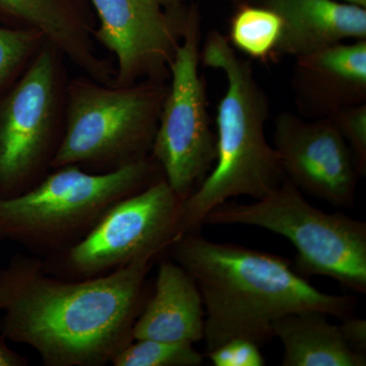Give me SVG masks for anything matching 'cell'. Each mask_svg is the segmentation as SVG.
<instances>
[{"label":"cell","instance_id":"cell-12","mask_svg":"<svg viewBox=\"0 0 366 366\" xmlns=\"http://www.w3.org/2000/svg\"><path fill=\"white\" fill-rule=\"evenodd\" d=\"M0 23L38 31L83 74L113 83L115 66L98 51L89 0H0Z\"/></svg>","mask_w":366,"mask_h":366},{"label":"cell","instance_id":"cell-18","mask_svg":"<svg viewBox=\"0 0 366 366\" xmlns=\"http://www.w3.org/2000/svg\"><path fill=\"white\" fill-rule=\"evenodd\" d=\"M204 356L187 342L134 340L115 356L114 366H199Z\"/></svg>","mask_w":366,"mask_h":366},{"label":"cell","instance_id":"cell-13","mask_svg":"<svg viewBox=\"0 0 366 366\" xmlns=\"http://www.w3.org/2000/svg\"><path fill=\"white\" fill-rule=\"evenodd\" d=\"M291 86L298 110L308 119L329 118L365 104L366 39L297 57Z\"/></svg>","mask_w":366,"mask_h":366},{"label":"cell","instance_id":"cell-25","mask_svg":"<svg viewBox=\"0 0 366 366\" xmlns=\"http://www.w3.org/2000/svg\"><path fill=\"white\" fill-rule=\"evenodd\" d=\"M231 1L235 2L236 4H247V2H249L250 0H231Z\"/></svg>","mask_w":366,"mask_h":366},{"label":"cell","instance_id":"cell-24","mask_svg":"<svg viewBox=\"0 0 366 366\" xmlns=\"http://www.w3.org/2000/svg\"><path fill=\"white\" fill-rule=\"evenodd\" d=\"M257 0H250L249 4H255ZM340 1L348 2V4H356V6H360L362 7H365L366 9V0H340Z\"/></svg>","mask_w":366,"mask_h":366},{"label":"cell","instance_id":"cell-1","mask_svg":"<svg viewBox=\"0 0 366 366\" xmlns=\"http://www.w3.org/2000/svg\"><path fill=\"white\" fill-rule=\"evenodd\" d=\"M156 259L69 280L47 273L37 255L14 254L0 269V334L33 348L46 366L112 363L134 341Z\"/></svg>","mask_w":366,"mask_h":366},{"label":"cell","instance_id":"cell-20","mask_svg":"<svg viewBox=\"0 0 366 366\" xmlns=\"http://www.w3.org/2000/svg\"><path fill=\"white\" fill-rule=\"evenodd\" d=\"M333 120L352 152L360 177L366 174V104L352 106L337 112Z\"/></svg>","mask_w":366,"mask_h":366},{"label":"cell","instance_id":"cell-15","mask_svg":"<svg viewBox=\"0 0 366 366\" xmlns=\"http://www.w3.org/2000/svg\"><path fill=\"white\" fill-rule=\"evenodd\" d=\"M204 336V307L196 281L172 259L161 262L155 288L136 320L132 338L194 344Z\"/></svg>","mask_w":366,"mask_h":366},{"label":"cell","instance_id":"cell-19","mask_svg":"<svg viewBox=\"0 0 366 366\" xmlns=\"http://www.w3.org/2000/svg\"><path fill=\"white\" fill-rule=\"evenodd\" d=\"M46 42L38 31L0 23V94L20 78Z\"/></svg>","mask_w":366,"mask_h":366},{"label":"cell","instance_id":"cell-5","mask_svg":"<svg viewBox=\"0 0 366 366\" xmlns=\"http://www.w3.org/2000/svg\"><path fill=\"white\" fill-rule=\"evenodd\" d=\"M168 86L152 79L120 86L86 74L69 79L64 137L52 169L76 165L107 173L150 156Z\"/></svg>","mask_w":366,"mask_h":366},{"label":"cell","instance_id":"cell-22","mask_svg":"<svg viewBox=\"0 0 366 366\" xmlns=\"http://www.w3.org/2000/svg\"><path fill=\"white\" fill-rule=\"evenodd\" d=\"M341 320L339 329L346 345L353 352L366 355V320L353 315Z\"/></svg>","mask_w":366,"mask_h":366},{"label":"cell","instance_id":"cell-2","mask_svg":"<svg viewBox=\"0 0 366 366\" xmlns=\"http://www.w3.org/2000/svg\"><path fill=\"white\" fill-rule=\"evenodd\" d=\"M167 252L201 292L207 353L237 338L264 345L274 338V322L287 315L320 312L343 320L357 307L353 295L315 288L280 255L211 242L201 230L184 233Z\"/></svg>","mask_w":366,"mask_h":366},{"label":"cell","instance_id":"cell-9","mask_svg":"<svg viewBox=\"0 0 366 366\" xmlns=\"http://www.w3.org/2000/svg\"><path fill=\"white\" fill-rule=\"evenodd\" d=\"M199 41L201 18L192 6L187 32L170 66L169 86L151 152L166 182L183 199L208 177L217 155V137L199 74Z\"/></svg>","mask_w":366,"mask_h":366},{"label":"cell","instance_id":"cell-3","mask_svg":"<svg viewBox=\"0 0 366 366\" xmlns=\"http://www.w3.org/2000/svg\"><path fill=\"white\" fill-rule=\"evenodd\" d=\"M201 60L225 74L227 90L217 112L215 165L183 204L179 237L201 230L204 216L218 204L240 196L261 199L285 179L278 154L264 134L269 99L250 61L218 31L207 36Z\"/></svg>","mask_w":366,"mask_h":366},{"label":"cell","instance_id":"cell-26","mask_svg":"<svg viewBox=\"0 0 366 366\" xmlns=\"http://www.w3.org/2000/svg\"><path fill=\"white\" fill-rule=\"evenodd\" d=\"M250 2V1H249Z\"/></svg>","mask_w":366,"mask_h":366},{"label":"cell","instance_id":"cell-7","mask_svg":"<svg viewBox=\"0 0 366 366\" xmlns=\"http://www.w3.org/2000/svg\"><path fill=\"white\" fill-rule=\"evenodd\" d=\"M66 62L46 42L0 94V199L28 192L52 170L64 132Z\"/></svg>","mask_w":366,"mask_h":366},{"label":"cell","instance_id":"cell-6","mask_svg":"<svg viewBox=\"0 0 366 366\" xmlns=\"http://www.w3.org/2000/svg\"><path fill=\"white\" fill-rule=\"evenodd\" d=\"M203 225H247L284 236L295 245L300 276H326L366 293V223L340 212L312 206L287 178L252 204L226 201L204 216Z\"/></svg>","mask_w":366,"mask_h":366},{"label":"cell","instance_id":"cell-14","mask_svg":"<svg viewBox=\"0 0 366 366\" xmlns=\"http://www.w3.org/2000/svg\"><path fill=\"white\" fill-rule=\"evenodd\" d=\"M281 16L274 56H305L348 39H366L365 7L340 0H257Z\"/></svg>","mask_w":366,"mask_h":366},{"label":"cell","instance_id":"cell-8","mask_svg":"<svg viewBox=\"0 0 366 366\" xmlns=\"http://www.w3.org/2000/svg\"><path fill=\"white\" fill-rule=\"evenodd\" d=\"M184 201L165 179L154 183L117 202L81 242L42 259L43 267L59 278L79 280L158 259L179 238Z\"/></svg>","mask_w":366,"mask_h":366},{"label":"cell","instance_id":"cell-4","mask_svg":"<svg viewBox=\"0 0 366 366\" xmlns=\"http://www.w3.org/2000/svg\"><path fill=\"white\" fill-rule=\"evenodd\" d=\"M165 179L153 156L107 173L76 165L54 168L33 189L0 199V242L41 259L71 249L117 202Z\"/></svg>","mask_w":366,"mask_h":366},{"label":"cell","instance_id":"cell-23","mask_svg":"<svg viewBox=\"0 0 366 366\" xmlns=\"http://www.w3.org/2000/svg\"><path fill=\"white\" fill-rule=\"evenodd\" d=\"M6 338L0 334V366H26L29 360L7 346Z\"/></svg>","mask_w":366,"mask_h":366},{"label":"cell","instance_id":"cell-21","mask_svg":"<svg viewBox=\"0 0 366 366\" xmlns=\"http://www.w3.org/2000/svg\"><path fill=\"white\" fill-rule=\"evenodd\" d=\"M208 354L215 366H264L266 360L259 346L247 339H232Z\"/></svg>","mask_w":366,"mask_h":366},{"label":"cell","instance_id":"cell-16","mask_svg":"<svg viewBox=\"0 0 366 366\" xmlns=\"http://www.w3.org/2000/svg\"><path fill=\"white\" fill-rule=\"evenodd\" d=\"M320 312L282 317L273 325L284 346L283 366H365L366 355L346 345L339 326Z\"/></svg>","mask_w":366,"mask_h":366},{"label":"cell","instance_id":"cell-10","mask_svg":"<svg viewBox=\"0 0 366 366\" xmlns=\"http://www.w3.org/2000/svg\"><path fill=\"white\" fill-rule=\"evenodd\" d=\"M98 25L94 39L117 60L112 85L168 81L189 25L184 0H89Z\"/></svg>","mask_w":366,"mask_h":366},{"label":"cell","instance_id":"cell-11","mask_svg":"<svg viewBox=\"0 0 366 366\" xmlns=\"http://www.w3.org/2000/svg\"><path fill=\"white\" fill-rule=\"evenodd\" d=\"M274 149L285 178L297 189L332 206L352 208L361 177L331 118L305 120L280 113L274 119Z\"/></svg>","mask_w":366,"mask_h":366},{"label":"cell","instance_id":"cell-17","mask_svg":"<svg viewBox=\"0 0 366 366\" xmlns=\"http://www.w3.org/2000/svg\"><path fill=\"white\" fill-rule=\"evenodd\" d=\"M283 21L268 7L254 4H237L229 29V43L250 59L264 60L274 56Z\"/></svg>","mask_w":366,"mask_h":366}]
</instances>
